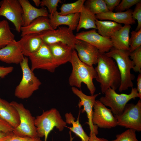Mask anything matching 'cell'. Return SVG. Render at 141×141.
<instances>
[{"instance_id": "obj_1", "label": "cell", "mask_w": 141, "mask_h": 141, "mask_svg": "<svg viewBox=\"0 0 141 141\" xmlns=\"http://www.w3.org/2000/svg\"><path fill=\"white\" fill-rule=\"evenodd\" d=\"M97 66L95 68L97 75L96 80L100 84L102 94L109 88L115 90L121 82L120 73L114 60L106 53H100Z\"/></svg>"}, {"instance_id": "obj_2", "label": "cell", "mask_w": 141, "mask_h": 141, "mask_svg": "<svg viewBox=\"0 0 141 141\" xmlns=\"http://www.w3.org/2000/svg\"><path fill=\"white\" fill-rule=\"evenodd\" d=\"M69 62L72 68L68 80L69 85L80 88L83 83L86 85L91 96L93 95L96 88L93 79H96L97 75L95 68L81 61L74 49Z\"/></svg>"}, {"instance_id": "obj_3", "label": "cell", "mask_w": 141, "mask_h": 141, "mask_svg": "<svg viewBox=\"0 0 141 141\" xmlns=\"http://www.w3.org/2000/svg\"><path fill=\"white\" fill-rule=\"evenodd\" d=\"M129 50H120L113 47L109 51L106 53L108 56L115 61L119 71L121 78V82L118 88L120 92L128 90L129 87H133V84L132 81L135 76L131 73L134 65L130 57Z\"/></svg>"}, {"instance_id": "obj_4", "label": "cell", "mask_w": 141, "mask_h": 141, "mask_svg": "<svg viewBox=\"0 0 141 141\" xmlns=\"http://www.w3.org/2000/svg\"><path fill=\"white\" fill-rule=\"evenodd\" d=\"M66 124L58 111L55 108L44 111L35 119L38 136L39 138L44 137V141H47L49 134L55 127L61 132L66 127Z\"/></svg>"}, {"instance_id": "obj_5", "label": "cell", "mask_w": 141, "mask_h": 141, "mask_svg": "<svg viewBox=\"0 0 141 141\" xmlns=\"http://www.w3.org/2000/svg\"><path fill=\"white\" fill-rule=\"evenodd\" d=\"M20 65L22 77L21 81L15 89L14 95L20 99H27L39 89L41 83L30 68L27 57H24Z\"/></svg>"}, {"instance_id": "obj_6", "label": "cell", "mask_w": 141, "mask_h": 141, "mask_svg": "<svg viewBox=\"0 0 141 141\" xmlns=\"http://www.w3.org/2000/svg\"><path fill=\"white\" fill-rule=\"evenodd\" d=\"M115 91L109 88L104 93V96L101 97L99 100L105 106L110 107L114 115H118L122 113L129 101L139 97V95L135 87L132 88L131 92L128 94H119Z\"/></svg>"}, {"instance_id": "obj_7", "label": "cell", "mask_w": 141, "mask_h": 141, "mask_svg": "<svg viewBox=\"0 0 141 141\" xmlns=\"http://www.w3.org/2000/svg\"><path fill=\"white\" fill-rule=\"evenodd\" d=\"M18 111L20 117L19 125L14 129L13 133L16 136L28 137L33 138L38 137L35 125V118L30 111L21 103L13 101L10 102Z\"/></svg>"}, {"instance_id": "obj_8", "label": "cell", "mask_w": 141, "mask_h": 141, "mask_svg": "<svg viewBox=\"0 0 141 141\" xmlns=\"http://www.w3.org/2000/svg\"><path fill=\"white\" fill-rule=\"evenodd\" d=\"M114 115L117 119V125L141 131V100L136 104H127L122 113Z\"/></svg>"}, {"instance_id": "obj_9", "label": "cell", "mask_w": 141, "mask_h": 141, "mask_svg": "<svg viewBox=\"0 0 141 141\" xmlns=\"http://www.w3.org/2000/svg\"><path fill=\"white\" fill-rule=\"evenodd\" d=\"M39 35L43 42L48 46L60 42L74 49L77 40L73 31L68 27L64 26L58 27L55 30L44 31Z\"/></svg>"}, {"instance_id": "obj_10", "label": "cell", "mask_w": 141, "mask_h": 141, "mask_svg": "<svg viewBox=\"0 0 141 141\" xmlns=\"http://www.w3.org/2000/svg\"><path fill=\"white\" fill-rule=\"evenodd\" d=\"M23 10L19 0H3L0 2V17L3 16L14 25L16 30L21 32L24 26Z\"/></svg>"}, {"instance_id": "obj_11", "label": "cell", "mask_w": 141, "mask_h": 141, "mask_svg": "<svg viewBox=\"0 0 141 141\" xmlns=\"http://www.w3.org/2000/svg\"><path fill=\"white\" fill-rule=\"evenodd\" d=\"M31 62V70H45L54 72L58 67L52 55L48 46L43 43L39 49L29 56Z\"/></svg>"}, {"instance_id": "obj_12", "label": "cell", "mask_w": 141, "mask_h": 141, "mask_svg": "<svg viewBox=\"0 0 141 141\" xmlns=\"http://www.w3.org/2000/svg\"><path fill=\"white\" fill-rule=\"evenodd\" d=\"M92 120L98 127L110 128L117 126V120L111 109L99 100H96L93 107Z\"/></svg>"}, {"instance_id": "obj_13", "label": "cell", "mask_w": 141, "mask_h": 141, "mask_svg": "<svg viewBox=\"0 0 141 141\" xmlns=\"http://www.w3.org/2000/svg\"><path fill=\"white\" fill-rule=\"evenodd\" d=\"M75 36L77 39L85 41L96 47L100 53L107 52L113 47L110 39L101 36L96 29L83 31Z\"/></svg>"}, {"instance_id": "obj_14", "label": "cell", "mask_w": 141, "mask_h": 141, "mask_svg": "<svg viewBox=\"0 0 141 141\" xmlns=\"http://www.w3.org/2000/svg\"><path fill=\"white\" fill-rule=\"evenodd\" d=\"M73 93L78 96L80 99V101L79 104V107L83 105V109L82 112H85L88 119L87 124L89 125L90 130V134L94 133L96 135L98 134V127L94 125L92 120L93 113V108L96 98L100 93L94 94L93 96H88L84 93L81 90H80L74 87H72Z\"/></svg>"}, {"instance_id": "obj_15", "label": "cell", "mask_w": 141, "mask_h": 141, "mask_svg": "<svg viewBox=\"0 0 141 141\" xmlns=\"http://www.w3.org/2000/svg\"><path fill=\"white\" fill-rule=\"evenodd\" d=\"M74 49L77 51L80 60L90 66L97 64L100 53L98 49L84 41L77 39Z\"/></svg>"}, {"instance_id": "obj_16", "label": "cell", "mask_w": 141, "mask_h": 141, "mask_svg": "<svg viewBox=\"0 0 141 141\" xmlns=\"http://www.w3.org/2000/svg\"><path fill=\"white\" fill-rule=\"evenodd\" d=\"M17 42L23 55L28 57L37 51L43 43L39 34L35 33L25 35Z\"/></svg>"}, {"instance_id": "obj_17", "label": "cell", "mask_w": 141, "mask_h": 141, "mask_svg": "<svg viewBox=\"0 0 141 141\" xmlns=\"http://www.w3.org/2000/svg\"><path fill=\"white\" fill-rule=\"evenodd\" d=\"M24 57L15 40L0 49V61L6 63L20 64Z\"/></svg>"}, {"instance_id": "obj_18", "label": "cell", "mask_w": 141, "mask_h": 141, "mask_svg": "<svg viewBox=\"0 0 141 141\" xmlns=\"http://www.w3.org/2000/svg\"><path fill=\"white\" fill-rule=\"evenodd\" d=\"M19 1L23 10L22 16L24 26L28 25L32 21L39 17H49V12L45 7L38 8L32 5L28 0H19Z\"/></svg>"}, {"instance_id": "obj_19", "label": "cell", "mask_w": 141, "mask_h": 141, "mask_svg": "<svg viewBox=\"0 0 141 141\" xmlns=\"http://www.w3.org/2000/svg\"><path fill=\"white\" fill-rule=\"evenodd\" d=\"M58 66L69 62L74 49L62 43H58L48 46Z\"/></svg>"}, {"instance_id": "obj_20", "label": "cell", "mask_w": 141, "mask_h": 141, "mask_svg": "<svg viewBox=\"0 0 141 141\" xmlns=\"http://www.w3.org/2000/svg\"><path fill=\"white\" fill-rule=\"evenodd\" d=\"M80 15V13H78L62 15L56 11L52 15H49V22L54 30L57 29L60 25H65L68 26V27L73 31L77 28Z\"/></svg>"}, {"instance_id": "obj_21", "label": "cell", "mask_w": 141, "mask_h": 141, "mask_svg": "<svg viewBox=\"0 0 141 141\" xmlns=\"http://www.w3.org/2000/svg\"><path fill=\"white\" fill-rule=\"evenodd\" d=\"M0 116L14 129L19 124L20 117L16 109L10 103L0 98Z\"/></svg>"}, {"instance_id": "obj_22", "label": "cell", "mask_w": 141, "mask_h": 141, "mask_svg": "<svg viewBox=\"0 0 141 141\" xmlns=\"http://www.w3.org/2000/svg\"><path fill=\"white\" fill-rule=\"evenodd\" d=\"M133 11L132 10L129 9L122 12L108 11L96 15L97 19L100 20H110L120 24L131 25L136 22L132 16Z\"/></svg>"}, {"instance_id": "obj_23", "label": "cell", "mask_w": 141, "mask_h": 141, "mask_svg": "<svg viewBox=\"0 0 141 141\" xmlns=\"http://www.w3.org/2000/svg\"><path fill=\"white\" fill-rule=\"evenodd\" d=\"M54 30L51 26L48 17H40L32 21L29 25L21 28V36L32 33L40 34L48 30Z\"/></svg>"}, {"instance_id": "obj_24", "label": "cell", "mask_w": 141, "mask_h": 141, "mask_svg": "<svg viewBox=\"0 0 141 141\" xmlns=\"http://www.w3.org/2000/svg\"><path fill=\"white\" fill-rule=\"evenodd\" d=\"M131 28V25H124L111 36L110 39L113 47L129 50V33Z\"/></svg>"}, {"instance_id": "obj_25", "label": "cell", "mask_w": 141, "mask_h": 141, "mask_svg": "<svg viewBox=\"0 0 141 141\" xmlns=\"http://www.w3.org/2000/svg\"><path fill=\"white\" fill-rule=\"evenodd\" d=\"M96 15L92 13L84 5L80 13L79 21L77 28V32L82 28L97 29L96 21Z\"/></svg>"}, {"instance_id": "obj_26", "label": "cell", "mask_w": 141, "mask_h": 141, "mask_svg": "<svg viewBox=\"0 0 141 141\" xmlns=\"http://www.w3.org/2000/svg\"><path fill=\"white\" fill-rule=\"evenodd\" d=\"M96 25L98 33L99 34L110 38L122 27L121 24L113 21H102L97 19L96 21Z\"/></svg>"}, {"instance_id": "obj_27", "label": "cell", "mask_w": 141, "mask_h": 141, "mask_svg": "<svg viewBox=\"0 0 141 141\" xmlns=\"http://www.w3.org/2000/svg\"><path fill=\"white\" fill-rule=\"evenodd\" d=\"M79 115L77 120L75 121V118L71 113H66L65 115L66 122L67 124H72V127H66L79 137L81 141H89V137L85 132L79 122Z\"/></svg>"}, {"instance_id": "obj_28", "label": "cell", "mask_w": 141, "mask_h": 141, "mask_svg": "<svg viewBox=\"0 0 141 141\" xmlns=\"http://www.w3.org/2000/svg\"><path fill=\"white\" fill-rule=\"evenodd\" d=\"M14 38L8 22L5 20L0 21V49L15 40Z\"/></svg>"}, {"instance_id": "obj_29", "label": "cell", "mask_w": 141, "mask_h": 141, "mask_svg": "<svg viewBox=\"0 0 141 141\" xmlns=\"http://www.w3.org/2000/svg\"><path fill=\"white\" fill-rule=\"evenodd\" d=\"M85 0H78L72 3H63L59 12L62 15L80 13L84 5Z\"/></svg>"}, {"instance_id": "obj_30", "label": "cell", "mask_w": 141, "mask_h": 141, "mask_svg": "<svg viewBox=\"0 0 141 141\" xmlns=\"http://www.w3.org/2000/svg\"><path fill=\"white\" fill-rule=\"evenodd\" d=\"M84 6L95 15L109 11L104 0L86 1Z\"/></svg>"}, {"instance_id": "obj_31", "label": "cell", "mask_w": 141, "mask_h": 141, "mask_svg": "<svg viewBox=\"0 0 141 141\" xmlns=\"http://www.w3.org/2000/svg\"><path fill=\"white\" fill-rule=\"evenodd\" d=\"M131 33L129 40V51L130 52L141 46V29L137 31H133Z\"/></svg>"}, {"instance_id": "obj_32", "label": "cell", "mask_w": 141, "mask_h": 141, "mask_svg": "<svg viewBox=\"0 0 141 141\" xmlns=\"http://www.w3.org/2000/svg\"><path fill=\"white\" fill-rule=\"evenodd\" d=\"M130 57L134 65L133 70L136 72L141 73V46L130 52Z\"/></svg>"}, {"instance_id": "obj_33", "label": "cell", "mask_w": 141, "mask_h": 141, "mask_svg": "<svg viewBox=\"0 0 141 141\" xmlns=\"http://www.w3.org/2000/svg\"><path fill=\"white\" fill-rule=\"evenodd\" d=\"M136 131L129 128L121 133L117 134L116 139L110 141H139L136 137Z\"/></svg>"}, {"instance_id": "obj_34", "label": "cell", "mask_w": 141, "mask_h": 141, "mask_svg": "<svg viewBox=\"0 0 141 141\" xmlns=\"http://www.w3.org/2000/svg\"><path fill=\"white\" fill-rule=\"evenodd\" d=\"M60 0H43L41 1L40 6L46 7L49 13V15H52L56 11L58 4L61 3Z\"/></svg>"}, {"instance_id": "obj_35", "label": "cell", "mask_w": 141, "mask_h": 141, "mask_svg": "<svg viewBox=\"0 0 141 141\" xmlns=\"http://www.w3.org/2000/svg\"><path fill=\"white\" fill-rule=\"evenodd\" d=\"M140 2L141 0H122L115 8V10L119 12H124Z\"/></svg>"}, {"instance_id": "obj_36", "label": "cell", "mask_w": 141, "mask_h": 141, "mask_svg": "<svg viewBox=\"0 0 141 141\" xmlns=\"http://www.w3.org/2000/svg\"><path fill=\"white\" fill-rule=\"evenodd\" d=\"M132 16L137 22V25L135 31H137L141 29V2L136 4L135 7L132 13Z\"/></svg>"}, {"instance_id": "obj_37", "label": "cell", "mask_w": 141, "mask_h": 141, "mask_svg": "<svg viewBox=\"0 0 141 141\" xmlns=\"http://www.w3.org/2000/svg\"><path fill=\"white\" fill-rule=\"evenodd\" d=\"M6 141H43L39 137L33 138L28 137H22L14 135L13 133Z\"/></svg>"}, {"instance_id": "obj_38", "label": "cell", "mask_w": 141, "mask_h": 141, "mask_svg": "<svg viewBox=\"0 0 141 141\" xmlns=\"http://www.w3.org/2000/svg\"><path fill=\"white\" fill-rule=\"evenodd\" d=\"M14 128L0 116V132L8 133L13 132Z\"/></svg>"}, {"instance_id": "obj_39", "label": "cell", "mask_w": 141, "mask_h": 141, "mask_svg": "<svg viewBox=\"0 0 141 141\" xmlns=\"http://www.w3.org/2000/svg\"><path fill=\"white\" fill-rule=\"evenodd\" d=\"M109 11L112 12L119 5L120 0H104Z\"/></svg>"}, {"instance_id": "obj_40", "label": "cell", "mask_w": 141, "mask_h": 141, "mask_svg": "<svg viewBox=\"0 0 141 141\" xmlns=\"http://www.w3.org/2000/svg\"><path fill=\"white\" fill-rule=\"evenodd\" d=\"M13 67L11 66L4 67L0 66V79L4 78L6 76L12 72Z\"/></svg>"}, {"instance_id": "obj_41", "label": "cell", "mask_w": 141, "mask_h": 141, "mask_svg": "<svg viewBox=\"0 0 141 141\" xmlns=\"http://www.w3.org/2000/svg\"><path fill=\"white\" fill-rule=\"evenodd\" d=\"M137 88H136L139 95V98L141 99V73H139L137 78Z\"/></svg>"}, {"instance_id": "obj_42", "label": "cell", "mask_w": 141, "mask_h": 141, "mask_svg": "<svg viewBox=\"0 0 141 141\" xmlns=\"http://www.w3.org/2000/svg\"><path fill=\"white\" fill-rule=\"evenodd\" d=\"M89 141H110L103 138L97 137L94 133L90 134Z\"/></svg>"}, {"instance_id": "obj_43", "label": "cell", "mask_w": 141, "mask_h": 141, "mask_svg": "<svg viewBox=\"0 0 141 141\" xmlns=\"http://www.w3.org/2000/svg\"><path fill=\"white\" fill-rule=\"evenodd\" d=\"M13 134V132L6 133L0 132V141H6Z\"/></svg>"}, {"instance_id": "obj_44", "label": "cell", "mask_w": 141, "mask_h": 141, "mask_svg": "<svg viewBox=\"0 0 141 141\" xmlns=\"http://www.w3.org/2000/svg\"><path fill=\"white\" fill-rule=\"evenodd\" d=\"M32 1L37 7H38L40 5L41 3V1L40 0H33Z\"/></svg>"}, {"instance_id": "obj_45", "label": "cell", "mask_w": 141, "mask_h": 141, "mask_svg": "<svg viewBox=\"0 0 141 141\" xmlns=\"http://www.w3.org/2000/svg\"><path fill=\"white\" fill-rule=\"evenodd\" d=\"M69 134L70 135V141H72L74 138H72V137L70 131L69 132Z\"/></svg>"}]
</instances>
